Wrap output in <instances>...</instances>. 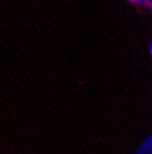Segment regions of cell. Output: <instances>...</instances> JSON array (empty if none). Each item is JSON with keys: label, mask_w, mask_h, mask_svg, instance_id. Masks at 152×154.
<instances>
[{"label": "cell", "mask_w": 152, "mask_h": 154, "mask_svg": "<svg viewBox=\"0 0 152 154\" xmlns=\"http://www.w3.org/2000/svg\"><path fill=\"white\" fill-rule=\"evenodd\" d=\"M129 2H137V0H129Z\"/></svg>", "instance_id": "6da1fadb"}, {"label": "cell", "mask_w": 152, "mask_h": 154, "mask_svg": "<svg viewBox=\"0 0 152 154\" xmlns=\"http://www.w3.org/2000/svg\"><path fill=\"white\" fill-rule=\"evenodd\" d=\"M151 55H152V47H151Z\"/></svg>", "instance_id": "7a4b0ae2"}]
</instances>
